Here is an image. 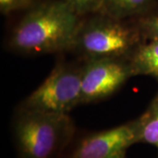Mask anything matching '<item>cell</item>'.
<instances>
[{
    "label": "cell",
    "instance_id": "6da1fadb",
    "mask_svg": "<svg viewBox=\"0 0 158 158\" xmlns=\"http://www.w3.org/2000/svg\"><path fill=\"white\" fill-rule=\"evenodd\" d=\"M7 35L9 49L23 56L69 52L81 16L65 0H34Z\"/></svg>",
    "mask_w": 158,
    "mask_h": 158
},
{
    "label": "cell",
    "instance_id": "7a4b0ae2",
    "mask_svg": "<svg viewBox=\"0 0 158 158\" xmlns=\"http://www.w3.org/2000/svg\"><path fill=\"white\" fill-rule=\"evenodd\" d=\"M144 40L135 19L96 11L81 18L69 52L82 61L129 58Z\"/></svg>",
    "mask_w": 158,
    "mask_h": 158
},
{
    "label": "cell",
    "instance_id": "3957f363",
    "mask_svg": "<svg viewBox=\"0 0 158 158\" xmlns=\"http://www.w3.org/2000/svg\"><path fill=\"white\" fill-rule=\"evenodd\" d=\"M69 113L16 110L12 133L19 158H62L76 136Z\"/></svg>",
    "mask_w": 158,
    "mask_h": 158
},
{
    "label": "cell",
    "instance_id": "277c9868",
    "mask_svg": "<svg viewBox=\"0 0 158 158\" xmlns=\"http://www.w3.org/2000/svg\"><path fill=\"white\" fill-rule=\"evenodd\" d=\"M84 61L59 60L47 78L20 102L17 109L69 113L81 105Z\"/></svg>",
    "mask_w": 158,
    "mask_h": 158
},
{
    "label": "cell",
    "instance_id": "5b68a950",
    "mask_svg": "<svg viewBox=\"0 0 158 158\" xmlns=\"http://www.w3.org/2000/svg\"><path fill=\"white\" fill-rule=\"evenodd\" d=\"M139 143V119L109 129L75 136L62 158H125L127 149Z\"/></svg>",
    "mask_w": 158,
    "mask_h": 158
},
{
    "label": "cell",
    "instance_id": "8992f818",
    "mask_svg": "<svg viewBox=\"0 0 158 158\" xmlns=\"http://www.w3.org/2000/svg\"><path fill=\"white\" fill-rule=\"evenodd\" d=\"M133 77L128 58L84 61L81 105L105 100Z\"/></svg>",
    "mask_w": 158,
    "mask_h": 158
},
{
    "label": "cell",
    "instance_id": "52a82bcc",
    "mask_svg": "<svg viewBox=\"0 0 158 158\" xmlns=\"http://www.w3.org/2000/svg\"><path fill=\"white\" fill-rule=\"evenodd\" d=\"M158 6V0H101L99 10L111 17L134 19Z\"/></svg>",
    "mask_w": 158,
    "mask_h": 158
},
{
    "label": "cell",
    "instance_id": "ba28073f",
    "mask_svg": "<svg viewBox=\"0 0 158 158\" xmlns=\"http://www.w3.org/2000/svg\"><path fill=\"white\" fill-rule=\"evenodd\" d=\"M128 59L133 77L149 76L158 82V41L144 40Z\"/></svg>",
    "mask_w": 158,
    "mask_h": 158
},
{
    "label": "cell",
    "instance_id": "9c48e42d",
    "mask_svg": "<svg viewBox=\"0 0 158 158\" xmlns=\"http://www.w3.org/2000/svg\"><path fill=\"white\" fill-rule=\"evenodd\" d=\"M139 119V143L158 148V91Z\"/></svg>",
    "mask_w": 158,
    "mask_h": 158
},
{
    "label": "cell",
    "instance_id": "30bf717a",
    "mask_svg": "<svg viewBox=\"0 0 158 158\" xmlns=\"http://www.w3.org/2000/svg\"><path fill=\"white\" fill-rule=\"evenodd\" d=\"M134 19L141 29L145 40L158 41V6Z\"/></svg>",
    "mask_w": 158,
    "mask_h": 158
},
{
    "label": "cell",
    "instance_id": "8fae6325",
    "mask_svg": "<svg viewBox=\"0 0 158 158\" xmlns=\"http://www.w3.org/2000/svg\"><path fill=\"white\" fill-rule=\"evenodd\" d=\"M76 13L83 17L99 10L101 0H65Z\"/></svg>",
    "mask_w": 158,
    "mask_h": 158
},
{
    "label": "cell",
    "instance_id": "7c38bea8",
    "mask_svg": "<svg viewBox=\"0 0 158 158\" xmlns=\"http://www.w3.org/2000/svg\"><path fill=\"white\" fill-rule=\"evenodd\" d=\"M34 0H0V11L2 14L9 15L28 8Z\"/></svg>",
    "mask_w": 158,
    "mask_h": 158
},
{
    "label": "cell",
    "instance_id": "4fadbf2b",
    "mask_svg": "<svg viewBox=\"0 0 158 158\" xmlns=\"http://www.w3.org/2000/svg\"><path fill=\"white\" fill-rule=\"evenodd\" d=\"M157 158H158V157H157Z\"/></svg>",
    "mask_w": 158,
    "mask_h": 158
}]
</instances>
